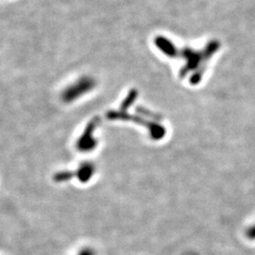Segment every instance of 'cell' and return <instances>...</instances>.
<instances>
[{"label": "cell", "instance_id": "cell-1", "mask_svg": "<svg viewBox=\"0 0 255 255\" xmlns=\"http://www.w3.org/2000/svg\"><path fill=\"white\" fill-rule=\"evenodd\" d=\"M107 119H111V120H128V121H133V122H137V123H141L144 126H146L150 136L152 137L155 140H159L162 137L164 136L165 134V129L164 127L160 126L159 124L151 122V121H147L145 119H141L139 117H132V116H128L127 112H116V111H111L107 114Z\"/></svg>", "mask_w": 255, "mask_h": 255}, {"label": "cell", "instance_id": "cell-2", "mask_svg": "<svg viewBox=\"0 0 255 255\" xmlns=\"http://www.w3.org/2000/svg\"><path fill=\"white\" fill-rule=\"evenodd\" d=\"M96 86V82L89 77H83L80 81L69 86L64 93V101H73L86 93L92 91Z\"/></svg>", "mask_w": 255, "mask_h": 255}, {"label": "cell", "instance_id": "cell-3", "mask_svg": "<svg viewBox=\"0 0 255 255\" xmlns=\"http://www.w3.org/2000/svg\"><path fill=\"white\" fill-rule=\"evenodd\" d=\"M100 119L98 118L91 120L87 127L85 128V130L83 132L81 138L78 140L77 148L81 151H91L97 146V140L94 138V132L96 128L99 126Z\"/></svg>", "mask_w": 255, "mask_h": 255}, {"label": "cell", "instance_id": "cell-4", "mask_svg": "<svg viewBox=\"0 0 255 255\" xmlns=\"http://www.w3.org/2000/svg\"><path fill=\"white\" fill-rule=\"evenodd\" d=\"M95 172H96L95 165L90 162H86L80 166V168L78 169V172L75 173V175H77L78 179L81 182H87L91 180Z\"/></svg>", "mask_w": 255, "mask_h": 255}, {"label": "cell", "instance_id": "cell-5", "mask_svg": "<svg viewBox=\"0 0 255 255\" xmlns=\"http://www.w3.org/2000/svg\"><path fill=\"white\" fill-rule=\"evenodd\" d=\"M137 98V92L136 90H134V89H132L131 91L128 93V95L127 98H126V100L123 101V103H122V105H121V109H120V112H126L127 111L128 108L133 103V101H135V99Z\"/></svg>", "mask_w": 255, "mask_h": 255}, {"label": "cell", "instance_id": "cell-6", "mask_svg": "<svg viewBox=\"0 0 255 255\" xmlns=\"http://www.w3.org/2000/svg\"><path fill=\"white\" fill-rule=\"evenodd\" d=\"M246 236L251 240H255V224L247 230Z\"/></svg>", "mask_w": 255, "mask_h": 255}, {"label": "cell", "instance_id": "cell-7", "mask_svg": "<svg viewBox=\"0 0 255 255\" xmlns=\"http://www.w3.org/2000/svg\"><path fill=\"white\" fill-rule=\"evenodd\" d=\"M79 255H96L95 253L92 251L91 249H83L82 251H81V253L79 254Z\"/></svg>", "mask_w": 255, "mask_h": 255}]
</instances>
